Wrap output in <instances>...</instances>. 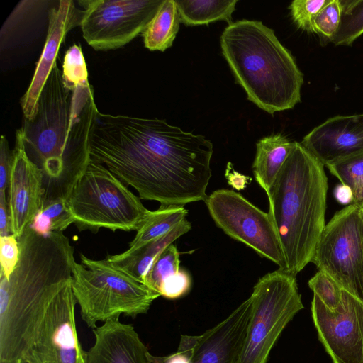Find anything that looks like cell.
Here are the masks:
<instances>
[{"label":"cell","mask_w":363,"mask_h":363,"mask_svg":"<svg viewBox=\"0 0 363 363\" xmlns=\"http://www.w3.org/2000/svg\"><path fill=\"white\" fill-rule=\"evenodd\" d=\"M213 148L203 135L165 120L103 114L91 138V160L109 169L142 199L162 206L206 201Z\"/></svg>","instance_id":"1"},{"label":"cell","mask_w":363,"mask_h":363,"mask_svg":"<svg viewBox=\"0 0 363 363\" xmlns=\"http://www.w3.org/2000/svg\"><path fill=\"white\" fill-rule=\"evenodd\" d=\"M57 61L38 101L35 116L21 128L25 150L43 174V205L67 200L90 162L99 112L89 82L65 86Z\"/></svg>","instance_id":"2"},{"label":"cell","mask_w":363,"mask_h":363,"mask_svg":"<svg viewBox=\"0 0 363 363\" xmlns=\"http://www.w3.org/2000/svg\"><path fill=\"white\" fill-rule=\"evenodd\" d=\"M17 238L18 264L9 279L0 274V363H17L54 298L72 282L75 261L63 232L42 235L28 226Z\"/></svg>","instance_id":"3"},{"label":"cell","mask_w":363,"mask_h":363,"mask_svg":"<svg viewBox=\"0 0 363 363\" xmlns=\"http://www.w3.org/2000/svg\"><path fill=\"white\" fill-rule=\"evenodd\" d=\"M328 189L324 165L295 142L267 193L287 273L296 276L311 261L325 225Z\"/></svg>","instance_id":"4"},{"label":"cell","mask_w":363,"mask_h":363,"mask_svg":"<svg viewBox=\"0 0 363 363\" xmlns=\"http://www.w3.org/2000/svg\"><path fill=\"white\" fill-rule=\"evenodd\" d=\"M220 43L236 82L257 107L274 115L301 101L303 75L272 29L239 20L224 29Z\"/></svg>","instance_id":"5"},{"label":"cell","mask_w":363,"mask_h":363,"mask_svg":"<svg viewBox=\"0 0 363 363\" xmlns=\"http://www.w3.org/2000/svg\"><path fill=\"white\" fill-rule=\"evenodd\" d=\"M80 257L81 264L76 260L73 264L72 288L82 318L91 329L98 322L119 318L121 314L131 318L145 314L160 296L106 259H92L83 254Z\"/></svg>","instance_id":"6"},{"label":"cell","mask_w":363,"mask_h":363,"mask_svg":"<svg viewBox=\"0 0 363 363\" xmlns=\"http://www.w3.org/2000/svg\"><path fill=\"white\" fill-rule=\"evenodd\" d=\"M67 202L80 231L138 230L150 211L126 184L91 160Z\"/></svg>","instance_id":"7"},{"label":"cell","mask_w":363,"mask_h":363,"mask_svg":"<svg viewBox=\"0 0 363 363\" xmlns=\"http://www.w3.org/2000/svg\"><path fill=\"white\" fill-rule=\"evenodd\" d=\"M250 298L251 317L238 363H267L284 329L304 308L296 276L280 269L267 273Z\"/></svg>","instance_id":"8"},{"label":"cell","mask_w":363,"mask_h":363,"mask_svg":"<svg viewBox=\"0 0 363 363\" xmlns=\"http://www.w3.org/2000/svg\"><path fill=\"white\" fill-rule=\"evenodd\" d=\"M311 262L363 302V214L351 203L325 225Z\"/></svg>","instance_id":"9"},{"label":"cell","mask_w":363,"mask_h":363,"mask_svg":"<svg viewBox=\"0 0 363 363\" xmlns=\"http://www.w3.org/2000/svg\"><path fill=\"white\" fill-rule=\"evenodd\" d=\"M164 1H79L83 38L96 50L121 48L143 33Z\"/></svg>","instance_id":"10"},{"label":"cell","mask_w":363,"mask_h":363,"mask_svg":"<svg viewBox=\"0 0 363 363\" xmlns=\"http://www.w3.org/2000/svg\"><path fill=\"white\" fill-rule=\"evenodd\" d=\"M205 202L213 221L225 234L286 270L281 243L268 213L229 189L214 191Z\"/></svg>","instance_id":"11"},{"label":"cell","mask_w":363,"mask_h":363,"mask_svg":"<svg viewBox=\"0 0 363 363\" xmlns=\"http://www.w3.org/2000/svg\"><path fill=\"white\" fill-rule=\"evenodd\" d=\"M76 303L71 282L52 300L17 363H84L76 328Z\"/></svg>","instance_id":"12"},{"label":"cell","mask_w":363,"mask_h":363,"mask_svg":"<svg viewBox=\"0 0 363 363\" xmlns=\"http://www.w3.org/2000/svg\"><path fill=\"white\" fill-rule=\"evenodd\" d=\"M311 313L333 363H363V302L342 289L341 302L332 311L314 294Z\"/></svg>","instance_id":"13"},{"label":"cell","mask_w":363,"mask_h":363,"mask_svg":"<svg viewBox=\"0 0 363 363\" xmlns=\"http://www.w3.org/2000/svg\"><path fill=\"white\" fill-rule=\"evenodd\" d=\"M7 202L11 234L18 238L30 225L43 205V174L26 154L21 128L12 151Z\"/></svg>","instance_id":"14"},{"label":"cell","mask_w":363,"mask_h":363,"mask_svg":"<svg viewBox=\"0 0 363 363\" xmlns=\"http://www.w3.org/2000/svg\"><path fill=\"white\" fill-rule=\"evenodd\" d=\"M82 16V9H79L72 0L59 1L50 8L45 45L32 81L21 99L24 119L31 120L35 116L39 96L57 62L60 45L67 33L80 26Z\"/></svg>","instance_id":"15"},{"label":"cell","mask_w":363,"mask_h":363,"mask_svg":"<svg viewBox=\"0 0 363 363\" xmlns=\"http://www.w3.org/2000/svg\"><path fill=\"white\" fill-rule=\"evenodd\" d=\"M301 144L324 166L363 153V113L336 116L314 128Z\"/></svg>","instance_id":"16"},{"label":"cell","mask_w":363,"mask_h":363,"mask_svg":"<svg viewBox=\"0 0 363 363\" xmlns=\"http://www.w3.org/2000/svg\"><path fill=\"white\" fill-rule=\"evenodd\" d=\"M251 313L249 298L223 321L197 335L191 363H238Z\"/></svg>","instance_id":"17"},{"label":"cell","mask_w":363,"mask_h":363,"mask_svg":"<svg viewBox=\"0 0 363 363\" xmlns=\"http://www.w3.org/2000/svg\"><path fill=\"white\" fill-rule=\"evenodd\" d=\"M93 346L84 354V363H155V356L140 340L134 327L119 318L92 329Z\"/></svg>","instance_id":"18"},{"label":"cell","mask_w":363,"mask_h":363,"mask_svg":"<svg viewBox=\"0 0 363 363\" xmlns=\"http://www.w3.org/2000/svg\"><path fill=\"white\" fill-rule=\"evenodd\" d=\"M191 225L186 218L163 236L132 252L111 255L105 258L113 267L143 283L144 277L154 260L178 238L189 232Z\"/></svg>","instance_id":"19"},{"label":"cell","mask_w":363,"mask_h":363,"mask_svg":"<svg viewBox=\"0 0 363 363\" xmlns=\"http://www.w3.org/2000/svg\"><path fill=\"white\" fill-rule=\"evenodd\" d=\"M295 142L281 134L264 137L256 143V154L252 166L255 179L268 192Z\"/></svg>","instance_id":"20"},{"label":"cell","mask_w":363,"mask_h":363,"mask_svg":"<svg viewBox=\"0 0 363 363\" xmlns=\"http://www.w3.org/2000/svg\"><path fill=\"white\" fill-rule=\"evenodd\" d=\"M180 23L175 0H164L142 33L145 47L151 51L166 50L172 45Z\"/></svg>","instance_id":"21"},{"label":"cell","mask_w":363,"mask_h":363,"mask_svg":"<svg viewBox=\"0 0 363 363\" xmlns=\"http://www.w3.org/2000/svg\"><path fill=\"white\" fill-rule=\"evenodd\" d=\"M188 211L184 206H162L150 211L126 250L132 252L155 240L173 229L185 219Z\"/></svg>","instance_id":"22"},{"label":"cell","mask_w":363,"mask_h":363,"mask_svg":"<svg viewBox=\"0 0 363 363\" xmlns=\"http://www.w3.org/2000/svg\"><path fill=\"white\" fill-rule=\"evenodd\" d=\"M175 2L181 23L192 26L217 21L231 23L238 0H175Z\"/></svg>","instance_id":"23"},{"label":"cell","mask_w":363,"mask_h":363,"mask_svg":"<svg viewBox=\"0 0 363 363\" xmlns=\"http://www.w3.org/2000/svg\"><path fill=\"white\" fill-rule=\"evenodd\" d=\"M48 1H21L5 21L1 30V51L7 50L14 38L29 30L31 23L43 14L47 8Z\"/></svg>","instance_id":"24"},{"label":"cell","mask_w":363,"mask_h":363,"mask_svg":"<svg viewBox=\"0 0 363 363\" xmlns=\"http://www.w3.org/2000/svg\"><path fill=\"white\" fill-rule=\"evenodd\" d=\"M74 223L67 200L58 199L42 206L30 228L37 233L47 235L52 232H63Z\"/></svg>","instance_id":"25"},{"label":"cell","mask_w":363,"mask_h":363,"mask_svg":"<svg viewBox=\"0 0 363 363\" xmlns=\"http://www.w3.org/2000/svg\"><path fill=\"white\" fill-rule=\"evenodd\" d=\"M342 14L339 28L330 42L350 45L363 34V0H340Z\"/></svg>","instance_id":"26"},{"label":"cell","mask_w":363,"mask_h":363,"mask_svg":"<svg viewBox=\"0 0 363 363\" xmlns=\"http://www.w3.org/2000/svg\"><path fill=\"white\" fill-rule=\"evenodd\" d=\"M341 184L353 192V203L363 204V153L325 166Z\"/></svg>","instance_id":"27"},{"label":"cell","mask_w":363,"mask_h":363,"mask_svg":"<svg viewBox=\"0 0 363 363\" xmlns=\"http://www.w3.org/2000/svg\"><path fill=\"white\" fill-rule=\"evenodd\" d=\"M179 252L176 246L171 244L150 265L144 277L143 284L159 294L162 282L179 272Z\"/></svg>","instance_id":"28"},{"label":"cell","mask_w":363,"mask_h":363,"mask_svg":"<svg viewBox=\"0 0 363 363\" xmlns=\"http://www.w3.org/2000/svg\"><path fill=\"white\" fill-rule=\"evenodd\" d=\"M62 72L65 86L71 90L89 82L86 65L80 45L74 44L66 51Z\"/></svg>","instance_id":"29"},{"label":"cell","mask_w":363,"mask_h":363,"mask_svg":"<svg viewBox=\"0 0 363 363\" xmlns=\"http://www.w3.org/2000/svg\"><path fill=\"white\" fill-rule=\"evenodd\" d=\"M341 14L340 0H329L313 20V33L330 41L339 28Z\"/></svg>","instance_id":"30"},{"label":"cell","mask_w":363,"mask_h":363,"mask_svg":"<svg viewBox=\"0 0 363 363\" xmlns=\"http://www.w3.org/2000/svg\"><path fill=\"white\" fill-rule=\"evenodd\" d=\"M309 288L313 291L329 309H336L342 300V289L328 274L318 270L308 282Z\"/></svg>","instance_id":"31"},{"label":"cell","mask_w":363,"mask_h":363,"mask_svg":"<svg viewBox=\"0 0 363 363\" xmlns=\"http://www.w3.org/2000/svg\"><path fill=\"white\" fill-rule=\"evenodd\" d=\"M329 0H294L289 9L294 22L297 26L309 33H313L312 22L316 14Z\"/></svg>","instance_id":"32"},{"label":"cell","mask_w":363,"mask_h":363,"mask_svg":"<svg viewBox=\"0 0 363 363\" xmlns=\"http://www.w3.org/2000/svg\"><path fill=\"white\" fill-rule=\"evenodd\" d=\"M19 255L17 237L13 234L0 237V274L9 279L18 264Z\"/></svg>","instance_id":"33"},{"label":"cell","mask_w":363,"mask_h":363,"mask_svg":"<svg viewBox=\"0 0 363 363\" xmlns=\"http://www.w3.org/2000/svg\"><path fill=\"white\" fill-rule=\"evenodd\" d=\"M191 279L189 274L180 269L178 272L167 277L162 284L159 294L168 299H177L186 295L190 290Z\"/></svg>","instance_id":"34"},{"label":"cell","mask_w":363,"mask_h":363,"mask_svg":"<svg viewBox=\"0 0 363 363\" xmlns=\"http://www.w3.org/2000/svg\"><path fill=\"white\" fill-rule=\"evenodd\" d=\"M197 335H182L177 352L165 357H155V363H191Z\"/></svg>","instance_id":"35"},{"label":"cell","mask_w":363,"mask_h":363,"mask_svg":"<svg viewBox=\"0 0 363 363\" xmlns=\"http://www.w3.org/2000/svg\"><path fill=\"white\" fill-rule=\"evenodd\" d=\"M12 157L7 139L2 135L0 140V193H6L8 189Z\"/></svg>","instance_id":"36"},{"label":"cell","mask_w":363,"mask_h":363,"mask_svg":"<svg viewBox=\"0 0 363 363\" xmlns=\"http://www.w3.org/2000/svg\"><path fill=\"white\" fill-rule=\"evenodd\" d=\"M225 177L229 185L236 190H243L252 181V178L233 169L230 162H228Z\"/></svg>","instance_id":"37"},{"label":"cell","mask_w":363,"mask_h":363,"mask_svg":"<svg viewBox=\"0 0 363 363\" xmlns=\"http://www.w3.org/2000/svg\"><path fill=\"white\" fill-rule=\"evenodd\" d=\"M11 234L6 193H0V237Z\"/></svg>","instance_id":"38"},{"label":"cell","mask_w":363,"mask_h":363,"mask_svg":"<svg viewBox=\"0 0 363 363\" xmlns=\"http://www.w3.org/2000/svg\"><path fill=\"white\" fill-rule=\"evenodd\" d=\"M334 196L337 201L342 205L351 204L354 202V196L351 188L343 184H337L335 187Z\"/></svg>","instance_id":"39"},{"label":"cell","mask_w":363,"mask_h":363,"mask_svg":"<svg viewBox=\"0 0 363 363\" xmlns=\"http://www.w3.org/2000/svg\"><path fill=\"white\" fill-rule=\"evenodd\" d=\"M362 213L363 214V204H362Z\"/></svg>","instance_id":"40"}]
</instances>
